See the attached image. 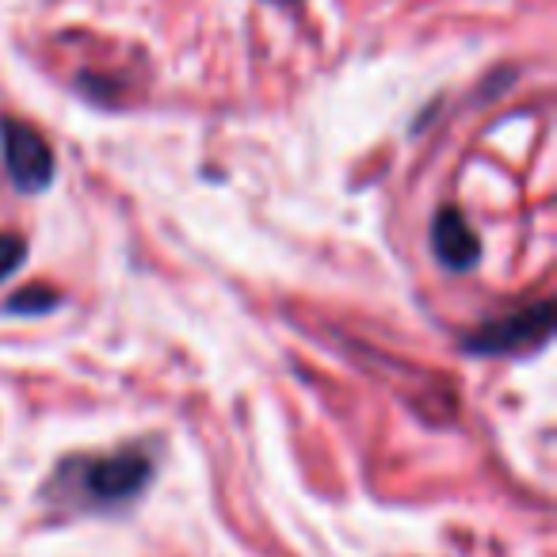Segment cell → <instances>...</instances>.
Wrapping results in <instances>:
<instances>
[{"label":"cell","instance_id":"6da1fadb","mask_svg":"<svg viewBox=\"0 0 557 557\" xmlns=\"http://www.w3.org/2000/svg\"><path fill=\"white\" fill-rule=\"evenodd\" d=\"M0 153H4L16 191L35 195L50 187V180H54V153H50L47 138L39 131L4 115L0 119Z\"/></svg>","mask_w":557,"mask_h":557},{"label":"cell","instance_id":"7a4b0ae2","mask_svg":"<svg viewBox=\"0 0 557 557\" xmlns=\"http://www.w3.org/2000/svg\"><path fill=\"white\" fill-rule=\"evenodd\" d=\"M549 329H554V306L534 302V306H527V310H516L511 318L481 325L473 336H466L462 348L470 351V356H508V351L546 344Z\"/></svg>","mask_w":557,"mask_h":557},{"label":"cell","instance_id":"3957f363","mask_svg":"<svg viewBox=\"0 0 557 557\" xmlns=\"http://www.w3.org/2000/svg\"><path fill=\"white\" fill-rule=\"evenodd\" d=\"M153 478V462L138 450H119L111 458H100V462L85 466V493L88 500L96 504H123L131 496H138L141 488Z\"/></svg>","mask_w":557,"mask_h":557},{"label":"cell","instance_id":"277c9868","mask_svg":"<svg viewBox=\"0 0 557 557\" xmlns=\"http://www.w3.org/2000/svg\"><path fill=\"white\" fill-rule=\"evenodd\" d=\"M432 252L447 271H473L481 260V240L455 207H443L432 222Z\"/></svg>","mask_w":557,"mask_h":557},{"label":"cell","instance_id":"5b68a950","mask_svg":"<svg viewBox=\"0 0 557 557\" xmlns=\"http://www.w3.org/2000/svg\"><path fill=\"white\" fill-rule=\"evenodd\" d=\"M27 260V245L16 237V233H0V283Z\"/></svg>","mask_w":557,"mask_h":557},{"label":"cell","instance_id":"8992f818","mask_svg":"<svg viewBox=\"0 0 557 557\" xmlns=\"http://www.w3.org/2000/svg\"><path fill=\"white\" fill-rule=\"evenodd\" d=\"M62 302V298L54 295V290H24V295H16L9 302L12 313H47L54 310V306Z\"/></svg>","mask_w":557,"mask_h":557}]
</instances>
